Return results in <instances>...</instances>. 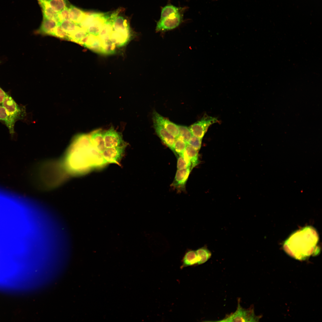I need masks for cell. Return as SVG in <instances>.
<instances>
[{
    "label": "cell",
    "mask_w": 322,
    "mask_h": 322,
    "mask_svg": "<svg viewBox=\"0 0 322 322\" xmlns=\"http://www.w3.org/2000/svg\"><path fill=\"white\" fill-rule=\"evenodd\" d=\"M91 144L89 137L87 135H81L74 139L65 153L60 165L64 174L76 176L87 170Z\"/></svg>",
    "instance_id": "cell-1"
},
{
    "label": "cell",
    "mask_w": 322,
    "mask_h": 322,
    "mask_svg": "<svg viewBox=\"0 0 322 322\" xmlns=\"http://www.w3.org/2000/svg\"><path fill=\"white\" fill-rule=\"evenodd\" d=\"M318 239L315 230L307 226L291 235L284 243V249L293 257L304 259L315 253Z\"/></svg>",
    "instance_id": "cell-2"
},
{
    "label": "cell",
    "mask_w": 322,
    "mask_h": 322,
    "mask_svg": "<svg viewBox=\"0 0 322 322\" xmlns=\"http://www.w3.org/2000/svg\"><path fill=\"white\" fill-rule=\"evenodd\" d=\"M259 318L256 316L253 308L245 309L241 306L239 300L238 301V306L236 311L226 316L219 322H256L258 321Z\"/></svg>",
    "instance_id": "cell-3"
},
{
    "label": "cell",
    "mask_w": 322,
    "mask_h": 322,
    "mask_svg": "<svg viewBox=\"0 0 322 322\" xmlns=\"http://www.w3.org/2000/svg\"><path fill=\"white\" fill-rule=\"evenodd\" d=\"M219 122L216 118L205 115L201 120L191 125L189 129L193 135L202 139L209 126Z\"/></svg>",
    "instance_id": "cell-4"
},
{
    "label": "cell",
    "mask_w": 322,
    "mask_h": 322,
    "mask_svg": "<svg viewBox=\"0 0 322 322\" xmlns=\"http://www.w3.org/2000/svg\"><path fill=\"white\" fill-rule=\"evenodd\" d=\"M183 11L163 18L157 21L155 30L157 32H165L177 27L183 21Z\"/></svg>",
    "instance_id": "cell-5"
},
{
    "label": "cell",
    "mask_w": 322,
    "mask_h": 322,
    "mask_svg": "<svg viewBox=\"0 0 322 322\" xmlns=\"http://www.w3.org/2000/svg\"><path fill=\"white\" fill-rule=\"evenodd\" d=\"M2 105L16 121L22 119L25 115L24 108L18 104L12 98L7 94Z\"/></svg>",
    "instance_id": "cell-6"
},
{
    "label": "cell",
    "mask_w": 322,
    "mask_h": 322,
    "mask_svg": "<svg viewBox=\"0 0 322 322\" xmlns=\"http://www.w3.org/2000/svg\"><path fill=\"white\" fill-rule=\"evenodd\" d=\"M153 122L160 125L175 138L179 136L178 125L163 117L155 110L153 112Z\"/></svg>",
    "instance_id": "cell-7"
},
{
    "label": "cell",
    "mask_w": 322,
    "mask_h": 322,
    "mask_svg": "<svg viewBox=\"0 0 322 322\" xmlns=\"http://www.w3.org/2000/svg\"><path fill=\"white\" fill-rule=\"evenodd\" d=\"M103 135L106 148L115 147L125 144L122 134L116 131L112 126L104 132Z\"/></svg>",
    "instance_id": "cell-8"
},
{
    "label": "cell",
    "mask_w": 322,
    "mask_h": 322,
    "mask_svg": "<svg viewBox=\"0 0 322 322\" xmlns=\"http://www.w3.org/2000/svg\"><path fill=\"white\" fill-rule=\"evenodd\" d=\"M126 145L112 148H106L103 152L106 158L113 162H119L124 155Z\"/></svg>",
    "instance_id": "cell-9"
},
{
    "label": "cell",
    "mask_w": 322,
    "mask_h": 322,
    "mask_svg": "<svg viewBox=\"0 0 322 322\" xmlns=\"http://www.w3.org/2000/svg\"><path fill=\"white\" fill-rule=\"evenodd\" d=\"M192 169L191 167L182 169H177L171 185L178 190H184L189 176Z\"/></svg>",
    "instance_id": "cell-10"
},
{
    "label": "cell",
    "mask_w": 322,
    "mask_h": 322,
    "mask_svg": "<svg viewBox=\"0 0 322 322\" xmlns=\"http://www.w3.org/2000/svg\"><path fill=\"white\" fill-rule=\"evenodd\" d=\"M154 127L158 136L165 145L172 151L175 138L160 125L153 122Z\"/></svg>",
    "instance_id": "cell-11"
},
{
    "label": "cell",
    "mask_w": 322,
    "mask_h": 322,
    "mask_svg": "<svg viewBox=\"0 0 322 322\" xmlns=\"http://www.w3.org/2000/svg\"><path fill=\"white\" fill-rule=\"evenodd\" d=\"M103 132L100 130H97L92 132L89 136L91 141L94 146L101 153H102L106 148Z\"/></svg>",
    "instance_id": "cell-12"
},
{
    "label": "cell",
    "mask_w": 322,
    "mask_h": 322,
    "mask_svg": "<svg viewBox=\"0 0 322 322\" xmlns=\"http://www.w3.org/2000/svg\"><path fill=\"white\" fill-rule=\"evenodd\" d=\"M198 258L196 250H187L185 254L181 261V269L189 266L198 265Z\"/></svg>",
    "instance_id": "cell-13"
},
{
    "label": "cell",
    "mask_w": 322,
    "mask_h": 322,
    "mask_svg": "<svg viewBox=\"0 0 322 322\" xmlns=\"http://www.w3.org/2000/svg\"><path fill=\"white\" fill-rule=\"evenodd\" d=\"M0 120L4 123L10 133L12 135L13 134L15 133L14 125L16 121L2 105H0Z\"/></svg>",
    "instance_id": "cell-14"
},
{
    "label": "cell",
    "mask_w": 322,
    "mask_h": 322,
    "mask_svg": "<svg viewBox=\"0 0 322 322\" xmlns=\"http://www.w3.org/2000/svg\"><path fill=\"white\" fill-rule=\"evenodd\" d=\"M38 1L42 9L43 17L54 20L58 22V13L52 10L48 2L45 0Z\"/></svg>",
    "instance_id": "cell-15"
},
{
    "label": "cell",
    "mask_w": 322,
    "mask_h": 322,
    "mask_svg": "<svg viewBox=\"0 0 322 322\" xmlns=\"http://www.w3.org/2000/svg\"><path fill=\"white\" fill-rule=\"evenodd\" d=\"M69 10V20L79 25L85 15V12L72 5H70Z\"/></svg>",
    "instance_id": "cell-16"
},
{
    "label": "cell",
    "mask_w": 322,
    "mask_h": 322,
    "mask_svg": "<svg viewBox=\"0 0 322 322\" xmlns=\"http://www.w3.org/2000/svg\"><path fill=\"white\" fill-rule=\"evenodd\" d=\"M57 24L58 22L43 17L40 31L44 33L51 34Z\"/></svg>",
    "instance_id": "cell-17"
},
{
    "label": "cell",
    "mask_w": 322,
    "mask_h": 322,
    "mask_svg": "<svg viewBox=\"0 0 322 322\" xmlns=\"http://www.w3.org/2000/svg\"><path fill=\"white\" fill-rule=\"evenodd\" d=\"M184 8L178 7L171 4L167 5L161 10L160 18H163L184 11Z\"/></svg>",
    "instance_id": "cell-18"
},
{
    "label": "cell",
    "mask_w": 322,
    "mask_h": 322,
    "mask_svg": "<svg viewBox=\"0 0 322 322\" xmlns=\"http://www.w3.org/2000/svg\"><path fill=\"white\" fill-rule=\"evenodd\" d=\"M103 14V13H100L85 12V15L79 25L86 31L88 27L96 18Z\"/></svg>",
    "instance_id": "cell-19"
},
{
    "label": "cell",
    "mask_w": 322,
    "mask_h": 322,
    "mask_svg": "<svg viewBox=\"0 0 322 322\" xmlns=\"http://www.w3.org/2000/svg\"><path fill=\"white\" fill-rule=\"evenodd\" d=\"M185 152L189 159L191 163L192 169L196 166L199 162L198 151L187 143Z\"/></svg>",
    "instance_id": "cell-20"
},
{
    "label": "cell",
    "mask_w": 322,
    "mask_h": 322,
    "mask_svg": "<svg viewBox=\"0 0 322 322\" xmlns=\"http://www.w3.org/2000/svg\"><path fill=\"white\" fill-rule=\"evenodd\" d=\"M198 258V265L206 262L210 258L211 253L205 246L200 248L196 250Z\"/></svg>",
    "instance_id": "cell-21"
},
{
    "label": "cell",
    "mask_w": 322,
    "mask_h": 322,
    "mask_svg": "<svg viewBox=\"0 0 322 322\" xmlns=\"http://www.w3.org/2000/svg\"><path fill=\"white\" fill-rule=\"evenodd\" d=\"M178 155L177 163V169L182 170L189 167L191 168V161L185 151Z\"/></svg>",
    "instance_id": "cell-22"
},
{
    "label": "cell",
    "mask_w": 322,
    "mask_h": 322,
    "mask_svg": "<svg viewBox=\"0 0 322 322\" xmlns=\"http://www.w3.org/2000/svg\"><path fill=\"white\" fill-rule=\"evenodd\" d=\"M54 11L58 13L67 7V0H45Z\"/></svg>",
    "instance_id": "cell-23"
},
{
    "label": "cell",
    "mask_w": 322,
    "mask_h": 322,
    "mask_svg": "<svg viewBox=\"0 0 322 322\" xmlns=\"http://www.w3.org/2000/svg\"><path fill=\"white\" fill-rule=\"evenodd\" d=\"M58 23L64 31L70 34H72L79 26L70 20H64Z\"/></svg>",
    "instance_id": "cell-24"
},
{
    "label": "cell",
    "mask_w": 322,
    "mask_h": 322,
    "mask_svg": "<svg viewBox=\"0 0 322 322\" xmlns=\"http://www.w3.org/2000/svg\"><path fill=\"white\" fill-rule=\"evenodd\" d=\"M187 144V143L179 136L175 138L173 151L177 154H180L185 151Z\"/></svg>",
    "instance_id": "cell-25"
},
{
    "label": "cell",
    "mask_w": 322,
    "mask_h": 322,
    "mask_svg": "<svg viewBox=\"0 0 322 322\" xmlns=\"http://www.w3.org/2000/svg\"><path fill=\"white\" fill-rule=\"evenodd\" d=\"M178 126L179 130V136L187 143L193 135L189 128L181 125H178Z\"/></svg>",
    "instance_id": "cell-26"
},
{
    "label": "cell",
    "mask_w": 322,
    "mask_h": 322,
    "mask_svg": "<svg viewBox=\"0 0 322 322\" xmlns=\"http://www.w3.org/2000/svg\"><path fill=\"white\" fill-rule=\"evenodd\" d=\"M202 140L193 135L187 143L198 151L201 147Z\"/></svg>",
    "instance_id": "cell-27"
},
{
    "label": "cell",
    "mask_w": 322,
    "mask_h": 322,
    "mask_svg": "<svg viewBox=\"0 0 322 322\" xmlns=\"http://www.w3.org/2000/svg\"><path fill=\"white\" fill-rule=\"evenodd\" d=\"M58 22L67 20H69V7H66L60 12L58 13Z\"/></svg>",
    "instance_id": "cell-28"
},
{
    "label": "cell",
    "mask_w": 322,
    "mask_h": 322,
    "mask_svg": "<svg viewBox=\"0 0 322 322\" xmlns=\"http://www.w3.org/2000/svg\"><path fill=\"white\" fill-rule=\"evenodd\" d=\"M7 94L0 87V105L2 104Z\"/></svg>",
    "instance_id": "cell-29"
}]
</instances>
